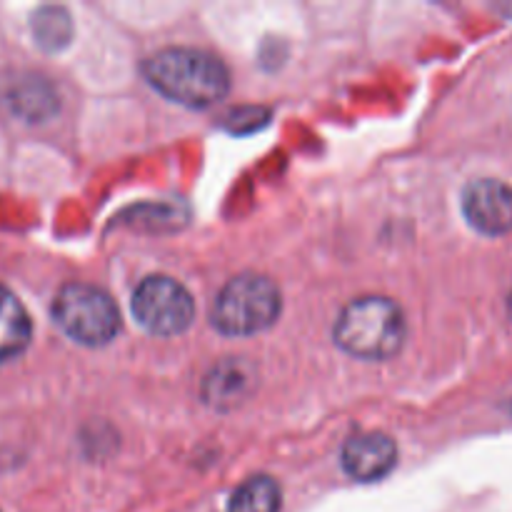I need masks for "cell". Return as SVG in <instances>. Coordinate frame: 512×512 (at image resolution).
I'll use <instances>...</instances> for the list:
<instances>
[{"instance_id":"30bf717a","label":"cell","mask_w":512,"mask_h":512,"mask_svg":"<svg viewBox=\"0 0 512 512\" xmlns=\"http://www.w3.org/2000/svg\"><path fill=\"white\" fill-rule=\"evenodd\" d=\"M253 388V368L243 360H228L213 368V373L205 378L203 395L205 403L213 408H233Z\"/></svg>"},{"instance_id":"5b68a950","label":"cell","mask_w":512,"mask_h":512,"mask_svg":"<svg viewBox=\"0 0 512 512\" xmlns=\"http://www.w3.org/2000/svg\"><path fill=\"white\" fill-rule=\"evenodd\" d=\"M133 315L148 333L180 335L195 318L193 295L168 275H150L135 288Z\"/></svg>"},{"instance_id":"8992f818","label":"cell","mask_w":512,"mask_h":512,"mask_svg":"<svg viewBox=\"0 0 512 512\" xmlns=\"http://www.w3.org/2000/svg\"><path fill=\"white\" fill-rule=\"evenodd\" d=\"M463 213L483 235H505L512 230V188L503 180H473L463 193Z\"/></svg>"},{"instance_id":"ba28073f","label":"cell","mask_w":512,"mask_h":512,"mask_svg":"<svg viewBox=\"0 0 512 512\" xmlns=\"http://www.w3.org/2000/svg\"><path fill=\"white\" fill-rule=\"evenodd\" d=\"M5 103L25 123H45L58 113V95L43 78H23L10 85Z\"/></svg>"},{"instance_id":"9c48e42d","label":"cell","mask_w":512,"mask_h":512,"mask_svg":"<svg viewBox=\"0 0 512 512\" xmlns=\"http://www.w3.org/2000/svg\"><path fill=\"white\" fill-rule=\"evenodd\" d=\"M33 338L28 310L8 288L0 285V363L20 358Z\"/></svg>"},{"instance_id":"277c9868","label":"cell","mask_w":512,"mask_h":512,"mask_svg":"<svg viewBox=\"0 0 512 512\" xmlns=\"http://www.w3.org/2000/svg\"><path fill=\"white\" fill-rule=\"evenodd\" d=\"M53 318L75 343L108 345L120 333V313L105 290L88 283H65L53 300Z\"/></svg>"},{"instance_id":"4fadbf2b","label":"cell","mask_w":512,"mask_h":512,"mask_svg":"<svg viewBox=\"0 0 512 512\" xmlns=\"http://www.w3.org/2000/svg\"><path fill=\"white\" fill-rule=\"evenodd\" d=\"M508 313H510V318H512V290H510V298H508Z\"/></svg>"},{"instance_id":"3957f363","label":"cell","mask_w":512,"mask_h":512,"mask_svg":"<svg viewBox=\"0 0 512 512\" xmlns=\"http://www.w3.org/2000/svg\"><path fill=\"white\" fill-rule=\"evenodd\" d=\"M283 300L278 285L265 275H238L213 303V325L223 335L245 338L268 330L278 320Z\"/></svg>"},{"instance_id":"8fae6325","label":"cell","mask_w":512,"mask_h":512,"mask_svg":"<svg viewBox=\"0 0 512 512\" xmlns=\"http://www.w3.org/2000/svg\"><path fill=\"white\" fill-rule=\"evenodd\" d=\"M280 500V485L268 475H255L235 490L228 512H280Z\"/></svg>"},{"instance_id":"7a4b0ae2","label":"cell","mask_w":512,"mask_h":512,"mask_svg":"<svg viewBox=\"0 0 512 512\" xmlns=\"http://www.w3.org/2000/svg\"><path fill=\"white\" fill-rule=\"evenodd\" d=\"M405 315L398 303L368 295L348 303L335 320V343L363 360H385L403 348Z\"/></svg>"},{"instance_id":"52a82bcc","label":"cell","mask_w":512,"mask_h":512,"mask_svg":"<svg viewBox=\"0 0 512 512\" xmlns=\"http://www.w3.org/2000/svg\"><path fill=\"white\" fill-rule=\"evenodd\" d=\"M398 448L395 440L385 433H360L345 443L343 468L360 483H375L395 468Z\"/></svg>"},{"instance_id":"6da1fadb","label":"cell","mask_w":512,"mask_h":512,"mask_svg":"<svg viewBox=\"0 0 512 512\" xmlns=\"http://www.w3.org/2000/svg\"><path fill=\"white\" fill-rule=\"evenodd\" d=\"M143 73L158 93L188 108H210L230 90L223 60L195 48L160 50L145 60Z\"/></svg>"},{"instance_id":"7c38bea8","label":"cell","mask_w":512,"mask_h":512,"mask_svg":"<svg viewBox=\"0 0 512 512\" xmlns=\"http://www.w3.org/2000/svg\"><path fill=\"white\" fill-rule=\"evenodd\" d=\"M30 28H33L35 43L48 53L63 50L73 38V20H70L68 10L58 8V5H45V8L35 10Z\"/></svg>"}]
</instances>
